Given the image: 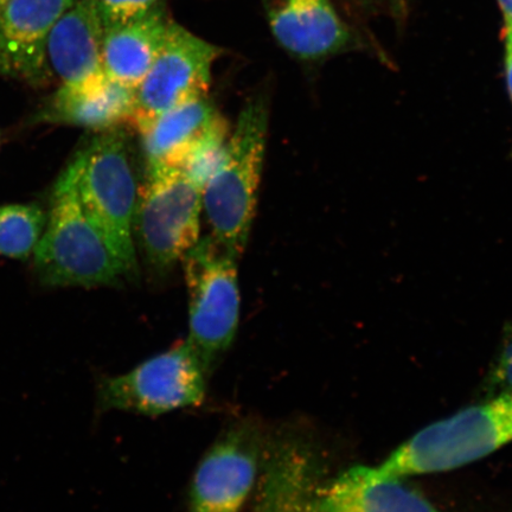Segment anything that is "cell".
<instances>
[{
	"label": "cell",
	"mask_w": 512,
	"mask_h": 512,
	"mask_svg": "<svg viewBox=\"0 0 512 512\" xmlns=\"http://www.w3.org/2000/svg\"><path fill=\"white\" fill-rule=\"evenodd\" d=\"M34 261L37 278L47 287L115 286L128 278L124 265L83 207L75 159L55 185Z\"/></svg>",
	"instance_id": "obj_1"
},
{
	"label": "cell",
	"mask_w": 512,
	"mask_h": 512,
	"mask_svg": "<svg viewBox=\"0 0 512 512\" xmlns=\"http://www.w3.org/2000/svg\"><path fill=\"white\" fill-rule=\"evenodd\" d=\"M512 443V394L462 409L413 435L377 469L402 478L459 469Z\"/></svg>",
	"instance_id": "obj_2"
},
{
	"label": "cell",
	"mask_w": 512,
	"mask_h": 512,
	"mask_svg": "<svg viewBox=\"0 0 512 512\" xmlns=\"http://www.w3.org/2000/svg\"><path fill=\"white\" fill-rule=\"evenodd\" d=\"M267 106L255 99L243 108L222 158L203 190L211 236L234 255L247 246L266 153Z\"/></svg>",
	"instance_id": "obj_3"
},
{
	"label": "cell",
	"mask_w": 512,
	"mask_h": 512,
	"mask_svg": "<svg viewBox=\"0 0 512 512\" xmlns=\"http://www.w3.org/2000/svg\"><path fill=\"white\" fill-rule=\"evenodd\" d=\"M99 133L75 157L79 196L89 217L124 265L128 278H134L138 274V260L132 229L138 189L130 142L120 126Z\"/></svg>",
	"instance_id": "obj_4"
},
{
	"label": "cell",
	"mask_w": 512,
	"mask_h": 512,
	"mask_svg": "<svg viewBox=\"0 0 512 512\" xmlns=\"http://www.w3.org/2000/svg\"><path fill=\"white\" fill-rule=\"evenodd\" d=\"M209 374L201 356L185 339L125 374L100 376L95 409L98 413L158 416L200 406L206 399Z\"/></svg>",
	"instance_id": "obj_5"
},
{
	"label": "cell",
	"mask_w": 512,
	"mask_h": 512,
	"mask_svg": "<svg viewBox=\"0 0 512 512\" xmlns=\"http://www.w3.org/2000/svg\"><path fill=\"white\" fill-rule=\"evenodd\" d=\"M238 256L213 236H206L185 254L189 296L188 341L209 371L234 342L239 328L241 296Z\"/></svg>",
	"instance_id": "obj_6"
},
{
	"label": "cell",
	"mask_w": 512,
	"mask_h": 512,
	"mask_svg": "<svg viewBox=\"0 0 512 512\" xmlns=\"http://www.w3.org/2000/svg\"><path fill=\"white\" fill-rule=\"evenodd\" d=\"M203 187L182 169L146 172L136 217L147 264L169 272L200 241Z\"/></svg>",
	"instance_id": "obj_7"
},
{
	"label": "cell",
	"mask_w": 512,
	"mask_h": 512,
	"mask_svg": "<svg viewBox=\"0 0 512 512\" xmlns=\"http://www.w3.org/2000/svg\"><path fill=\"white\" fill-rule=\"evenodd\" d=\"M220 48L171 22L162 50L136 89L130 124L138 132L160 114L208 96Z\"/></svg>",
	"instance_id": "obj_8"
},
{
	"label": "cell",
	"mask_w": 512,
	"mask_h": 512,
	"mask_svg": "<svg viewBox=\"0 0 512 512\" xmlns=\"http://www.w3.org/2000/svg\"><path fill=\"white\" fill-rule=\"evenodd\" d=\"M261 453V433L254 422L230 427L197 466L190 485V512H241L254 488Z\"/></svg>",
	"instance_id": "obj_9"
},
{
	"label": "cell",
	"mask_w": 512,
	"mask_h": 512,
	"mask_svg": "<svg viewBox=\"0 0 512 512\" xmlns=\"http://www.w3.org/2000/svg\"><path fill=\"white\" fill-rule=\"evenodd\" d=\"M76 0H5L0 5V74L42 86L51 73L46 46L51 29Z\"/></svg>",
	"instance_id": "obj_10"
},
{
	"label": "cell",
	"mask_w": 512,
	"mask_h": 512,
	"mask_svg": "<svg viewBox=\"0 0 512 512\" xmlns=\"http://www.w3.org/2000/svg\"><path fill=\"white\" fill-rule=\"evenodd\" d=\"M300 512H439L401 478L354 466L319 488L312 483Z\"/></svg>",
	"instance_id": "obj_11"
},
{
	"label": "cell",
	"mask_w": 512,
	"mask_h": 512,
	"mask_svg": "<svg viewBox=\"0 0 512 512\" xmlns=\"http://www.w3.org/2000/svg\"><path fill=\"white\" fill-rule=\"evenodd\" d=\"M104 27L93 0H76L51 29L46 59L51 74L69 89L96 88L107 81L102 66Z\"/></svg>",
	"instance_id": "obj_12"
},
{
	"label": "cell",
	"mask_w": 512,
	"mask_h": 512,
	"mask_svg": "<svg viewBox=\"0 0 512 512\" xmlns=\"http://www.w3.org/2000/svg\"><path fill=\"white\" fill-rule=\"evenodd\" d=\"M146 172L182 169L210 139L229 133L226 120L206 98L160 114L139 131Z\"/></svg>",
	"instance_id": "obj_13"
},
{
	"label": "cell",
	"mask_w": 512,
	"mask_h": 512,
	"mask_svg": "<svg viewBox=\"0 0 512 512\" xmlns=\"http://www.w3.org/2000/svg\"><path fill=\"white\" fill-rule=\"evenodd\" d=\"M275 40L293 56L318 60L350 42L330 0H262Z\"/></svg>",
	"instance_id": "obj_14"
},
{
	"label": "cell",
	"mask_w": 512,
	"mask_h": 512,
	"mask_svg": "<svg viewBox=\"0 0 512 512\" xmlns=\"http://www.w3.org/2000/svg\"><path fill=\"white\" fill-rule=\"evenodd\" d=\"M171 22L158 3L143 16L105 28L101 56L107 78L137 89L162 50Z\"/></svg>",
	"instance_id": "obj_15"
},
{
	"label": "cell",
	"mask_w": 512,
	"mask_h": 512,
	"mask_svg": "<svg viewBox=\"0 0 512 512\" xmlns=\"http://www.w3.org/2000/svg\"><path fill=\"white\" fill-rule=\"evenodd\" d=\"M136 89L107 79L91 89L60 87L40 113L51 124L74 125L102 132L130 123Z\"/></svg>",
	"instance_id": "obj_16"
},
{
	"label": "cell",
	"mask_w": 512,
	"mask_h": 512,
	"mask_svg": "<svg viewBox=\"0 0 512 512\" xmlns=\"http://www.w3.org/2000/svg\"><path fill=\"white\" fill-rule=\"evenodd\" d=\"M47 224V215L36 204L0 207V255L24 260L34 255Z\"/></svg>",
	"instance_id": "obj_17"
},
{
	"label": "cell",
	"mask_w": 512,
	"mask_h": 512,
	"mask_svg": "<svg viewBox=\"0 0 512 512\" xmlns=\"http://www.w3.org/2000/svg\"><path fill=\"white\" fill-rule=\"evenodd\" d=\"M512 394V320L504 325L501 342L483 382L484 399Z\"/></svg>",
	"instance_id": "obj_18"
},
{
	"label": "cell",
	"mask_w": 512,
	"mask_h": 512,
	"mask_svg": "<svg viewBox=\"0 0 512 512\" xmlns=\"http://www.w3.org/2000/svg\"><path fill=\"white\" fill-rule=\"evenodd\" d=\"M102 27L132 21L150 11L158 0H93Z\"/></svg>",
	"instance_id": "obj_19"
},
{
	"label": "cell",
	"mask_w": 512,
	"mask_h": 512,
	"mask_svg": "<svg viewBox=\"0 0 512 512\" xmlns=\"http://www.w3.org/2000/svg\"><path fill=\"white\" fill-rule=\"evenodd\" d=\"M504 16L505 37L512 36V0H498Z\"/></svg>",
	"instance_id": "obj_20"
},
{
	"label": "cell",
	"mask_w": 512,
	"mask_h": 512,
	"mask_svg": "<svg viewBox=\"0 0 512 512\" xmlns=\"http://www.w3.org/2000/svg\"><path fill=\"white\" fill-rule=\"evenodd\" d=\"M505 78H507L508 91L512 101V48L507 47L505 54Z\"/></svg>",
	"instance_id": "obj_21"
},
{
	"label": "cell",
	"mask_w": 512,
	"mask_h": 512,
	"mask_svg": "<svg viewBox=\"0 0 512 512\" xmlns=\"http://www.w3.org/2000/svg\"><path fill=\"white\" fill-rule=\"evenodd\" d=\"M389 4L393 6V9L398 11L399 14L406 8L407 0H388Z\"/></svg>",
	"instance_id": "obj_22"
},
{
	"label": "cell",
	"mask_w": 512,
	"mask_h": 512,
	"mask_svg": "<svg viewBox=\"0 0 512 512\" xmlns=\"http://www.w3.org/2000/svg\"><path fill=\"white\" fill-rule=\"evenodd\" d=\"M505 41H507V47L512 48V36L505 37Z\"/></svg>",
	"instance_id": "obj_23"
},
{
	"label": "cell",
	"mask_w": 512,
	"mask_h": 512,
	"mask_svg": "<svg viewBox=\"0 0 512 512\" xmlns=\"http://www.w3.org/2000/svg\"><path fill=\"white\" fill-rule=\"evenodd\" d=\"M5 2V0H0V5H2Z\"/></svg>",
	"instance_id": "obj_24"
}]
</instances>
